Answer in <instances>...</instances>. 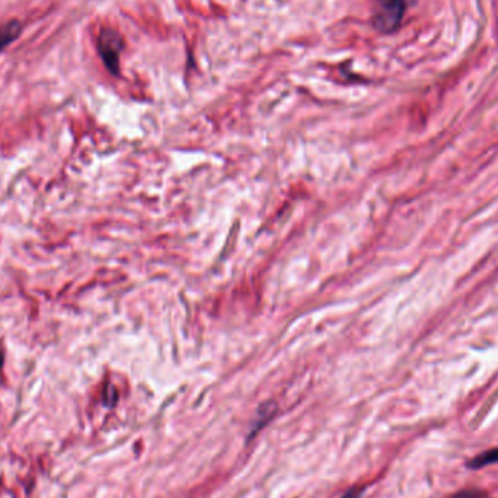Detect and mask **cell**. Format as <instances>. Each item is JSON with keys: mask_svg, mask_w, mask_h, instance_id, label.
Returning <instances> with one entry per match:
<instances>
[{"mask_svg": "<svg viewBox=\"0 0 498 498\" xmlns=\"http://www.w3.org/2000/svg\"><path fill=\"white\" fill-rule=\"evenodd\" d=\"M410 0H374L372 22L382 34H392L401 25L407 12Z\"/></svg>", "mask_w": 498, "mask_h": 498, "instance_id": "cell-1", "label": "cell"}, {"mask_svg": "<svg viewBox=\"0 0 498 498\" xmlns=\"http://www.w3.org/2000/svg\"><path fill=\"white\" fill-rule=\"evenodd\" d=\"M123 37L112 28H104L98 38V50L107 69L112 75H118L120 53L123 52Z\"/></svg>", "mask_w": 498, "mask_h": 498, "instance_id": "cell-2", "label": "cell"}, {"mask_svg": "<svg viewBox=\"0 0 498 498\" xmlns=\"http://www.w3.org/2000/svg\"><path fill=\"white\" fill-rule=\"evenodd\" d=\"M20 30L22 27L18 20H9L5 25H0V52L19 37Z\"/></svg>", "mask_w": 498, "mask_h": 498, "instance_id": "cell-3", "label": "cell"}, {"mask_svg": "<svg viewBox=\"0 0 498 498\" xmlns=\"http://www.w3.org/2000/svg\"><path fill=\"white\" fill-rule=\"evenodd\" d=\"M491 463H498V447L491 449V450H487V452L481 453L480 456L473 458V459L469 462V468H472V469H480V468H484V466L491 465Z\"/></svg>", "mask_w": 498, "mask_h": 498, "instance_id": "cell-4", "label": "cell"}, {"mask_svg": "<svg viewBox=\"0 0 498 498\" xmlns=\"http://www.w3.org/2000/svg\"><path fill=\"white\" fill-rule=\"evenodd\" d=\"M452 498H488V495L481 490H463L455 494Z\"/></svg>", "mask_w": 498, "mask_h": 498, "instance_id": "cell-5", "label": "cell"}, {"mask_svg": "<svg viewBox=\"0 0 498 498\" xmlns=\"http://www.w3.org/2000/svg\"><path fill=\"white\" fill-rule=\"evenodd\" d=\"M360 495H362V491L351 490V491H348L343 498H360Z\"/></svg>", "mask_w": 498, "mask_h": 498, "instance_id": "cell-6", "label": "cell"}, {"mask_svg": "<svg viewBox=\"0 0 498 498\" xmlns=\"http://www.w3.org/2000/svg\"><path fill=\"white\" fill-rule=\"evenodd\" d=\"M0 366H2V355H0Z\"/></svg>", "mask_w": 498, "mask_h": 498, "instance_id": "cell-7", "label": "cell"}]
</instances>
